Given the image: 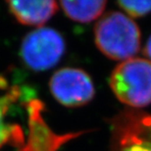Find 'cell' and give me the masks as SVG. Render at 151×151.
<instances>
[{
	"label": "cell",
	"mask_w": 151,
	"mask_h": 151,
	"mask_svg": "<svg viewBox=\"0 0 151 151\" xmlns=\"http://www.w3.org/2000/svg\"><path fill=\"white\" fill-rule=\"evenodd\" d=\"M109 84L117 99L131 107L151 104V61L132 58L117 65L111 73Z\"/></svg>",
	"instance_id": "cell-2"
},
{
	"label": "cell",
	"mask_w": 151,
	"mask_h": 151,
	"mask_svg": "<svg viewBox=\"0 0 151 151\" xmlns=\"http://www.w3.org/2000/svg\"><path fill=\"white\" fill-rule=\"evenodd\" d=\"M66 52V41L52 28H38L23 38L20 57L29 70L44 72L58 64Z\"/></svg>",
	"instance_id": "cell-3"
},
{
	"label": "cell",
	"mask_w": 151,
	"mask_h": 151,
	"mask_svg": "<svg viewBox=\"0 0 151 151\" xmlns=\"http://www.w3.org/2000/svg\"><path fill=\"white\" fill-rule=\"evenodd\" d=\"M123 151H151V141H139L124 148Z\"/></svg>",
	"instance_id": "cell-9"
},
{
	"label": "cell",
	"mask_w": 151,
	"mask_h": 151,
	"mask_svg": "<svg viewBox=\"0 0 151 151\" xmlns=\"http://www.w3.org/2000/svg\"><path fill=\"white\" fill-rule=\"evenodd\" d=\"M8 10L18 23L24 26L41 28L58 11V3L53 0L7 1Z\"/></svg>",
	"instance_id": "cell-5"
},
{
	"label": "cell",
	"mask_w": 151,
	"mask_h": 151,
	"mask_svg": "<svg viewBox=\"0 0 151 151\" xmlns=\"http://www.w3.org/2000/svg\"><path fill=\"white\" fill-rule=\"evenodd\" d=\"M117 4L126 12L127 16L132 18L144 17L151 13V1H131V0H122L117 2Z\"/></svg>",
	"instance_id": "cell-8"
},
{
	"label": "cell",
	"mask_w": 151,
	"mask_h": 151,
	"mask_svg": "<svg viewBox=\"0 0 151 151\" xmlns=\"http://www.w3.org/2000/svg\"><path fill=\"white\" fill-rule=\"evenodd\" d=\"M65 15L74 22L87 24L98 19L103 13L107 2L98 1H61L59 3Z\"/></svg>",
	"instance_id": "cell-6"
},
{
	"label": "cell",
	"mask_w": 151,
	"mask_h": 151,
	"mask_svg": "<svg viewBox=\"0 0 151 151\" xmlns=\"http://www.w3.org/2000/svg\"><path fill=\"white\" fill-rule=\"evenodd\" d=\"M144 54L146 55L147 58L149 59V61H151V35L147 39V42L144 47Z\"/></svg>",
	"instance_id": "cell-10"
},
{
	"label": "cell",
	"mask_w": 151,
	"mask_h": 151,
	"mask_svg": "<svg viewBox=\"0 0 151 151\" xmlns=\"http://www.w3.org/2000/svg\"><path fill=\"white\" fill-rule=\"evenodd\" d=\"M140 31L126 14L113 11L103 15L94 28L95 45L102 54L116 61L134 58L140 48Z\"/></svg>",
	"instance_id": "cell-1"
},
{
	"label": "cell",
	"mask_w": 151,
	"mask_h": 151,
	"mask_svg": "<svg viewBox=\"0 0 151 151\" xmlns=\"http://www.w3.org/2000/svg\"><path fill=\"white\" fill-rule=\"evenodd\" d=\"M49 90L58 103L68 108L84 106L95 94L90 76L83 69L72 67L59 69L51 76Z\"/></svg>",
	"instance_id": "cell-4"
},
{
	"label": "cell",
	"mask_w": 151,
	"mask_h": 151,
	"mask_svg": "<svg viewBox=\"0 0 151 151\" xmlns=\"http://www.w3.org/2000/svg\"><path fill=\"white\" fill-rule=\"evenodd\" d=\"M14 98L15 93H9L0 97V148L9 141L17 140V138L21 135L19 127L6 122V116L10 105L12 102H14Z\"/></svg>",
	"instance_id": "cell-7"
}]
</instances>
